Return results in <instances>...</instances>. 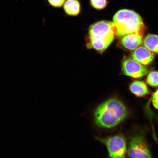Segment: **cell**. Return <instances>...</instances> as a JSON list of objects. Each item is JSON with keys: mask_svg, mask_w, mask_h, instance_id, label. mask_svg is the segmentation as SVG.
Here are the masks:
<instances>
[{"mask_svg": "<svg viewBox=\"0 0 158 158\" xmlns=\"http://www.w3.org/2000/svg\"><path fill=\"white\" fill-rule=\"evenodd\" d=\"M116 37L121 39L126 35L136 34L143 36L145 27L140 16L131 10L122 9L117 12L113 18Z\"/></svg>", "mask_w": 158, "mask_h": 158, "instance_id": "3957f363", "label": "cell"}, {"mask_svg": "<svg viewBox=\"0 0 158 158\" xmlns=\"http://www.w3.org/2000/svg\"><path fill=\"white\" fill-rule=\"evenodd\" d=\"M122 71L126 76L135 78L143 77L148 73L146 67L131 59H127L123 60L122 64Z\"/></svg>", "mask_w": 158, "mask_h": 158, "instance_id": "8992f818", "label": "cell"}, {"mask_svg": "<svg viewBox=\"0 0 158 158\" xmlns=\"http://www.w3.org/2000/svg\"><path fill=\"white\" fill-rule=\"evenodd\" d=\"M128 110L121 100L116 98L104 101L94 108L93 120L94 125L103 129L116 127L126 119Z\"/></svg>", "mask_w": 158, "mask_h": 158, "instance_id": "6da1fadb", "label": "cell"}, {"mask_svg": "<svg viewBox=\"0 0 158 158\" xmlns=\"http://www.w3.org/2000/svg\"><path fill=\"white\" fill-rule=\"evenodd\" d=\"M143 36L136 34L124 35L120 39V43L124 48L130 50H135L140 46L143 41Z\"/></svg>", "mask_w": 158, "mask_h": 158, "instance_id": "ba28073f", "label": "cell"}, {"mask_svg": "<svg viewBox=\"0 0 158 158\" xmlns=\"http://www.w3.org/2000/svg\"><path fill=\"white\" fill-rule=\"evenodd\" d=\"M147 83L151 86H158V72L152 71L148 75L147 78Z\"/></svg>", "mask_w": 158, "mask_h": 158, "instance_id": "4fadbf2b", "label": "cell"}, {"mask_svg": "<svg viewBox=\"0 0 158 158\" xmlns=\"http://www.w3.org/2000/svg\"><path fill=\"white\" fill-rule=\"evenodd\" d=\"M90 5L95 9L101 10L107 6L108 0H89Z\"/></svg>", "mask_w": 158, "mask_h": 158, "instance_id": "7c38bea8", "label": "cell"}, {"mask_svg": "<svg viewBox=\"0 0 158 158\" xmlns=\"http://www.w3.org/2000/svg\"><path fill=\"white\" fill-rule=\"evenodd\" d=\"M66 0H47L49 5L55 8H59L64 5Z\"/></svg>", "mask_w": 158, "mask_h": 158, "instance_id": "5bb4252c", "label": "cell"}, {"mask_svg": "<svg viewBox=\"0 0 158 158\" xmlns=\"http://www.w3.org/2000/svg\"><path fill=\"white\" fill-rule=\"evenodd\" d=\"M116 37L115 27L112 22L99 21L91 25L86 38V47L102 54Z\"/></svg>", "mask_w": 158, "mask_h": 158, "instance_id": "7a4b0ae2", "label": "cell"}, {"mask_svg": "<svg viewBox=\"0 0 158 158\" xmlns=\"http://www.w3.org/2000/svg\"><path fill=\"white\" fill-rule=\"evenodd\" d=\"M152 102L154 107L158 110V89L153 94Z\"/></svg>", "mask_w": 158, "mask_h": 158, "instance_id": "9a60e30c", "label": "cell"}, {"mask_svg": "<svg viewBox=\"0 0 158 158\" xmlns=\"http://www.w3.org/2000/svg\"><path fill=\"white\" fill-rule=\"evenodd\" d=\"M143 43L146 48L158 54V35H148L144 39Z\"/></svg>", "mask_w": 158, "mask_h": 158, "instance_id": "8fae6325", "label": "cell"}, {"mask_svg": "<svg viewBox=\"0 0 158 158\" xmlns=\"http://www.w3.org/2000/svg\"><path fill=\"white\" fill-rule=\"evenodd\" d=\"M95 139L106 147L107 158H126L127 145L125 138L122 134L105 137L96 136Z\"/></svg>", "mask_w": 158, "mask_h": 158, "instance_id": "277c9868", "label": "cell"}, {"mask_svg": "<svg viewBox=\"0 0 158 158\" xmlns=\"http://www.w3.org/2000/svg\"><path fill=\"white\" fill-rule=\"evenodd\" d=\"M63 6L65 13L70 16H76L81 11V6L79 0H66Z\"/></svg>", "mask_w": 158, "mask_h": 158, "instance_id": "9c48e42d", "label": "cell"}, {"mask_svg": "<svg viewBox=\"0 0 158 158\" xmlns=\"http://www.w3.org/2000/svg\"><path fill=\"white\" fill-rule=\"evenodd\" d=\"M128 155L129 158H152L145 139L140 134L134 135L130 139Z\"/></svg>", "mask_w": 158, "mask_h": 158, "instance_id": "5b68a950", "label": "cell"}, {"mask_svg": "<svg viewBox=\"0 0 158 158\" xmlns=\"http://www.w3.org/2000/svg\"><path fill=\"white\" fill-rule=\"evenodd\" d=\"M131 58L134 60L143 65L152 64L155 58L153 52L144 46H139L133 51Z\"/></svg>", "mask_w": 158, "mask_h": 158, "instance_id": "52a82bcc", "label": "cell"}, {"mask_svg": "<svg viewBox=\"0 0 158 158\" xmlns=\"http://www.w3.org/2000/svg\"><path fill=\"white\" fill-rule=\"evenodd\" d=\"M130 90L136 96L142 97L149 93L147 85L141 81H135L130 84Z\"/></svg>", "mask_w": 158, "mask_h": 158, "instance_id": "30bf717a", "label": "cell"}]
</instances>
